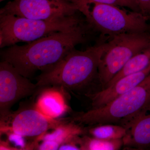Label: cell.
I'll return each instance as SVG.
<instances>
[{"instance_id": "5", "label": "cell", "mask_w": 150, "mask_h": 150, "mask_svg": "<svg viewBox=\"0 0 150 150\" xmlns=\"http://www.w3.org/2000/svg\"><path fill=\"white\" fill-rule=\"evenodd\" d=\"M86 21L79 11L51 20H35L13 15L0 14V48L20 42L29 43L60 31L71 30Z\"/></svg>"}, {"instance_id": "24", "label": "cell", "mask_w": 150, "mask_h": 150, "mask_svg": "<svg viewBox=\"0 0 150 150\" xmlns=\"http://www.w3.org/2000/svg\"></svg>"}, {"instance_id": "4", "label": "cell", "mask_w": 150, "mask_h": 150, "mask_svg": "<svg viewBox=\"0 0 150 150\" xmlns=\"http://www.w3.org/2000/svg\"><path fill=\"white\" fill-rule=\"evenodd\" d=\"M74 4L94 31L112 37L126 33L149 32L147 17L118 6L91 0H69Z\"/></svg>"}, {"instance_id": "8", "label": "cell", "mask_w": 150, "mask_h": 150, "mask_svg": "<svg viewBox=\"0 0 150 150\" xmlns=\"http://www.w3.org/2000/svg\"><path fill=\"white\" fill-rule=\"evenodd\" d=\"M78 11L69 0H13L0 10V14L35 20H51L73 15Z\"/></svg>"}, {"instance_id": "20", "label": "cell", "mask_w": 150, "mask_h": 150, "mask_svg": "<svg viewBox=\"0 0 150 150\" xmlns=\"http://www.w3.org/2000/svg\"><path fill=\"white\" fill-rule=\"evenodd\" d=\"M139 8L141 13L147 16L150 14V0H134Z\"/></svg>"}, {"instance_id": "6", "label": "cell", "mask_w": 150, "mask_h": 150, "mask_svg": "<svg viewBox=\"0 0 150 150\" xmlns=\"http://www.w3.org/2000/svg\"><path fill=\"white\" fill-rule=\"evenodd\" d=\"M107 41L98 69V81L103 89L134 55L150 45V33H123Z\"/></svg>"}, {"instance_id": "1", "label": "cell", "mask_w": 150, "mask_h": 150, "mask_svg": "<svg viewBox=\"0 0 150 150\" xmlns=\"http://www.w3.org/2000/svg\"><path fill=\"white\" fill-rule=\"evenodd\" d=\"M93 30L86 21L71 30L55 33L25 45L2 48L1 61L8 62L30 79L38 71L52 68L76 46L86 43Z\"/></svg>"}, {"instance_id": "15", "label": "cell", "mask_w": 150, "mask_h": 150, "mask_svg": "<svg viewBox=\"0 0 150 150\" xmlns=\"http://www.w3.org/2000/svg\"><path fill=\"white\" fill-rule=\"evenodd\" d=\"M86 134L91 137L105 140L123 139L126 134V129L121 125L103 124L85 127Z\"/></svg>"}, {"instance_id": "13", "label": "cell", "mask_w": 150, "mask_h": 150, "mask_svg": "<svg viewBox=\"0 0 150 150\" xmlns=\"http://www.w3.org/2000/svg\"><path fill=\"white\" fill-rule=\"evenodd\" d=\"M85 134V127L67 120L54 129L52 133L43 135L39 141H52L58 143L60 146L69 142H75L78 144L79 137Z\"/></svg>"}, {"instance_id": "22", "label": "cell", "mask_w": 150, "mask_h": 150, "mask_svg": "<svg viewBox=\"0 0 150 150\" xmlns=\"http://www.w3.org/2000/svg\"><path fill=\"white\" fill-rule=\"evenodd\" d=\"M6 1V0H0V2H1L4 1Z\"/></svg>"}, {"instance_id": "9", "label": "cell", "mask_w": 150, "mask_h": 150, "mask_svg": "<svg viewBox=\"0 0 150 150\" xmlns=\"http://www.w3.org/2000/svg\"><path fill=\"white\" fill-rule=\"evenodd\" d=\"M66 119H52L43 115L32 106L21 108L12 113L8 121L1 127V133L11 132L24 138L37 139L41 137L50 129H55L67 122Z\"/></svg>"}, {"instance_id": "11", "label": "cell", "mask_w": 150, "mask_h": 150, "mask_svg": "<svg viewBox=\"0 0 150 150\" xmlns=\"http://www.w3.org/2000/svg\"><path fill=\"white\" fill-rule=\"evenodd\" d=\"M123 146L144 150L150 148V108L138 115L125 127Z\"/></svg>"}, {"instance_id": "21", "label": "cell", "mask_w": 150, "mask_h": 150, "mask_svg": "<svg viewBox=\"0 0 150 150\" xmlns=\"http://www.w3.org/2000/svg\"><path fill=\"white\" fill-rule=\"evenodd\" d=\"M59 150H80L79 146L77 143L75 142H69V143H66L63 144L60 146Z\"/></svg>"}, {"instance_id": "12", "label": "cell", "mask_w": 150, "mask_h": 150, "mask_svg": "<svg viewBox=\"0 0 150 150\" xmlns=\"http://www.w3.org/2000/svg\"><path fill=\"white\" fill-rule=\"evenodd\" d=\"M56 88L43 89L35 104L39 112L52 119H58L69 110L64 95Z\"/></svg>"}, {"instance_id": "16", "label": "cell", "mask_w": 150, "mask_h": 150, "mask_svg": "<svg viewBox=\"0 0 150 150\" xmlns=\"http://www.w3.org/2000/svg\"><path fill=\"white\" fill-rule=\"evenodd\" d=\"M81 150H118L123 146V139L105 140L98 139L85 134L78 140Z\"/></svg>"}, {"instance_id": "3", "label": "cell", "mask_w": 150, "mask_h": 150, "mask_svg": "<svg viewBox=\"0 0 150 150\" xmlns=\"http://www.w3.org/2000/svg\"><path fill=\"white\" fill-rule=\"evenodd\" d=\"M150 108V74L136 87L104 106L74 112L67 119L82 126L119 123L125 128Z\"/></svg>"}, {"instance_id": "10", "label": "cell", "mask_w": 150, "mask_h": 150, "mask_svg": "<svg viewBox=\"0 0 150 150\" xmlns=\"http://www.w3.org/2000/svg\"><path fill=\"white\" fill-rule=\"evenodd\" d=\"M150 74V64L139 72L126 76L102 90L86 96L91 100L92 108L104 106L113 100L136 87Z\"/></svg>"}, {"instance_id": "19", "label": "cell", "mask_w": 150, "mask_h": 150, "mask_svg": "<svg viewBox=\"0 0 150 150\" xmlns=\"http://www.w3.org/2000/svg\"><path fill=\"white\" fill-rule=\"evenodd\" d=\"M40 145H38L37 149L42 150H59L60 145L52 141H43Z\"/></svg>"}, {"instance_id": "17", "label": "cell", "mask_w": 150, "mask_h": 150, "mask_svg": "<svg viewBox=\"0 0 150 150\" xmlns=\"http://www.w3.org/2000/svg\"><path fill=\"white\" fill-rule=\"evenodd\" d=\"M96 2L108 4L112 5L126 7L134 11L141 12L138 6L134 0H91Z\"/></svg>"}, {"instance_id": "14", "label": "cell", "mask_w": 150, "mask_h": 150, "mask_svg": "<svg viewBox=\"0 0 150 150\" xmlns=\"http://www.w3.org/2000/svg\"><path fill=\"white\" fill-rule=\"evenodd\" d=\"M150 64V45L133 56L114 76L105 88L115 83L123 77L145 69Z\"/></svg>"}, {"instance_id": "18", "label": "cell", "mask_w": 150, "mask_h": 150, "mask_svg": "<svg viewBox=\"0 0 150 150\" xmlns=\"http://www.w3.org/2000/svg\"><path fill=\"white\" fill-rule=\"evenodd\" d=\"M7 133L8 140L10 142L13 143L15 146L20 147L21 150H26V149L28 150V148L27 147V146L26 145L23 139L24 137L14 134L13 132H8Z\"/></svg>"}, {"instance_id": "7", "label": "cell", "mask_w": 150, "mask_h": 150, "mask_svg": "<svg viewBox=\"0 0 150 150\" xmlns=\"http://www.w3.org/2000/svg\"><path fill=\"white\" fill-rule=\"evenodd\" d=\"M42 88L32 83L11 64L0 62V121L1 126L6 124L10 118L13 106L23 98L35 95Z\"/></svg>"}, {"instance_id": "23", "label": "cell", "mask_w": 150, "mask_h": 150, "mask_svg": "<svg viewBox=\"0 0 150 150\" xmlns=\"http://www.w3.org/2000/svg\"></svg>"}, {"instance_id": "2", "label": "cell", "mask_w": 150, "mask_h": 150, "mask_svg": "<svg viewBox=\"0 0 150 150\" xmlns=\"http://www.w3.org/2000/svg\"><path fill=\"white\" fill-rule=\"evenodd\" d=\"M106 46L107 41L84 51L74 48L55 66L37 76L36 85L42 88L51 86L86 95L94 81L98 80V66Z\"/></svg>"}]
</instances>
